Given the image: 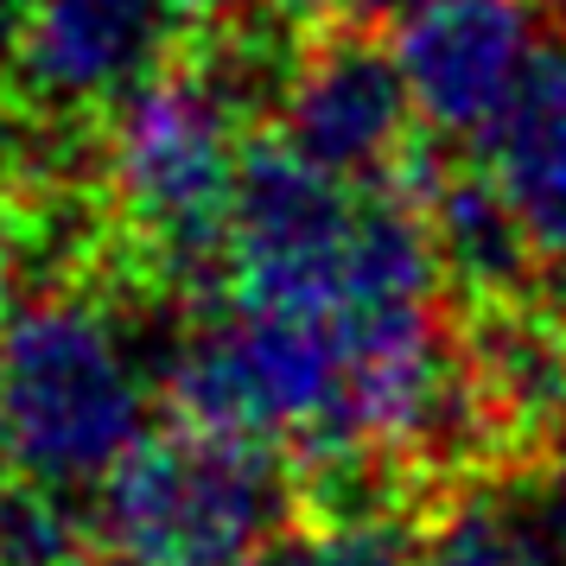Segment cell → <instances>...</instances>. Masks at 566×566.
Here are the masks:
<instances>
[{
    "label": "cell",
    "instance_id": "obj_1",
    "mask_svg": "<svg viewBox=\"0 0 566 566\" xmlns=\"http://www.w3.org/2000/svg\"><path fill=\"white\" fill-rule=\"evenodd\" d=\"M249 103L205 52L166 64L108 108L96 159L108 198V268L122 286L172 312H205L230 293V205L242 179Z\"/></svg>",
    "mask_w": 566,
    "mask_h": 566
},
{
    "label": "cell",
    "instance_id": "obj_2",
    "mask_svg": "<svg viewBox=\"0 0 566 566\" xmlns=\"http://www.w3.org/2000/svg\"><path fill=\"white\" fill-rule=\"evenodd\" d=\"M166 344L134 332L128 293L45 281L0 325V446L7 471L45 490H103L154 433Z\"/></svg>",
    "mask_w": 566,
    "mask_h": 566
},
{
    "label": "cell",
    "instance_id": "obj_3",
    "mask_svg": "<svg viewBox=\"0 0 566 566\" xmlns=\"http://www.w3.org/2000/svg\"><path fill=\"white\" fill-rule=\"evenodd\" d=\"M306 522V478L281 446L205 420L154 427L90 503L115 566H242Z\"/></svg>",
    "mask_w": 566,
    "mask_h": 566
},
{
    "label": "cell",
    "instance_id": "obj_4",
    "mask_svg": "<svg viewBox=\"0 0 566 566\" xmlns=\"http://www.w3.org/2000/svg\"><path fill=\"white\" fill-rule=\"evenodd\" d=\"M274 122L293 154L325 166L350 185H401L408 191L420 147H413V96L395 64V45H376L363 27L318 32L293 52L274 96Z\"/></svg>",
    "mask_w": 566,
    "mask_h": 566
},
{
    "label": "cell",
    "instance_id": "obj_5",
    "mask_svg": "<svg viewBox=\"0 0 566 566\" xmlns=\"http://www.w3.org/2000/svg\"><path fill=\"white\" fill-rule=\"evenodd\" d=\"M535 0H408L395 13V64L413 115L439 140H484L541 64Z\"/></svg>",
    "mask_w": 566,
    "mask_h": 566
},
{
    "label": "cell",
    "instance_id": "obj_6",
    "mask_svg": "<svg viewBox=\"0 0 566 566\" xmlns=\"http://www.w3.org/2000/svg\"><path fill=\"white\" fill-rule=\"evenodd\" d=\"M205 0H27L13 77L52 122L108 115L128 90L172 64Z\"/></svg>",
    "mask_w": 566,
    "mask_h": 566
},
{
    "label": "cell",
    "instance_id": "obj_7",
    "mask_svg": "<svg viewBox=\"0 0 566 566\" xmlns=\"http://www.w3.org/2000/svg\"><path fill=\"white\" fill-rule=\"evenodd\" d=\"M478 172L528 235L547 306L566 312V52H541L515 103L478 140Z\"/></svg>",
    "mask_w": 566,
    "mask_h": 566
},
{
    "label": "cell",
    "instance_id": "obj_8",
    "mask_svg": "<svg viewBox=\"0 0 566 566\" xmlns=\"http://www.w3.org/2000/svg\"><path fill=\"white\" fill-rule=\"evenodd\" d=\"M459 363L490 439H560L566 427V318L535 300H478L459 332Z\"/></svg>",
    "mask_w": 566,
    "mask_h": 566
},
{
    "label": "cell",
    "instance_id": "obj_9",
    "mask_svg": "<svg viewBox=\"0 0 566 566\" xmlns=\"http://www.w3.org/2000/svg\"><path fill=\"white\" fill-rule=\"evenodd\" d=\"M503 496H510V515L522 528L528 566H566V433L547 439V452Z\"/></svg>",
    "mask_w": 566,
    "mask_h": 566
},
{
    "label": "cell",
    "instance_id": "obj_10",
    "mask_svg": "<svg viewBox=\"0 0 566 566\" xmlns=\"http://www.w3.org/2000/svg\"><path fill=\"white\" fill-rule=\"evenodd\" d=\"M274 20H293V27H369V20H395L408 0H261Z\"/></svg>",
    "mask_w": 566,
    "mask_h": 566
},
{
    "label": "cell",
    "instance_id": "obj_11",
    "mask_svg": "<svg viewBox=\"0 0 566 566\" xmlns=\"http://www.w3.org/2000/svg\"><path fill=\"white\" fill-rule=\"evenodd\" d=\"M27 274V223H20V205L13 191L0 185V325L13 312V281Z\"/></svg>",
    "mask_w": 566,
    "mask_h": 566
},
{
    "label": "cell",
    "instance_id": "obj_12",
    "mask_svg": "<svg viewBox=\"0 0 566 566\" xmlns=\"http://www.w3.org/2000/svg\"><path fill=\"white\" fill-rule=\"evenodd\" d=\"M20 20H27V0H0V77L20 57Z\"/></svg>",
    "mask_w": 566,
    "mask_h": 566
},
{
    "label": "cell",
    "instance_id": "obj_13",
    "mask_svg": "<svg viewBox=\"0 0 566 566\" xmlns=\"http://www.w3.org/2000/svg\"><path fill=\"white\" fill-rule=\"evenodd\" d=\"M64 566H115L108 554H83V560H64Z\"/></svg>",
    "mask_w": 566,
    "mask_h": 566
},
{
    "label": "cell",
    "instance_id": "obj_14",
    "mask_svg": "<svg viewBox=\"0 0 566 566\" xmlns=\"http://www.w3.org/2000/svg\"><path fill=\"white\" fill-rule=\"evenodd\" d=\"M205 7H210V0H205Z\"/></svg>",
    "mask_w": 566,
    "mask_h": 566
}]
</instances>
